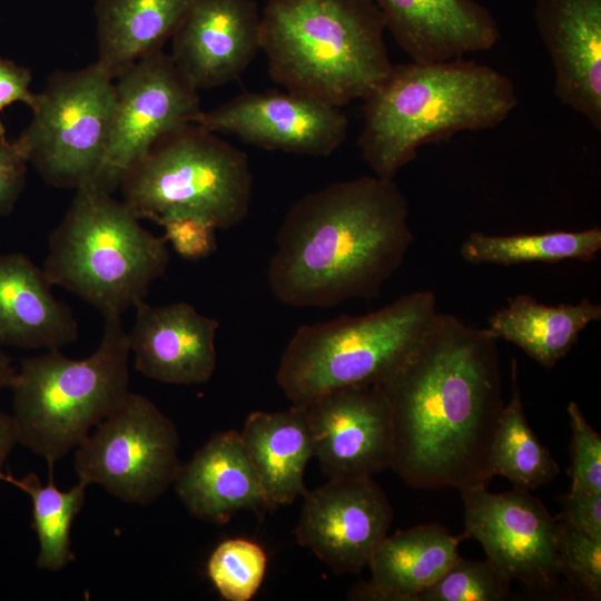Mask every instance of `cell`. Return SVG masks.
<instances>
[{"label": "cell", "mask_w": 601, "mask_h": 601, "mask_svg": "<svg viewBox=\"0 0 601 601\" xmlns=\"http://www.w3.org/2000/svg\"><path fill=\"white\" fill-rule=\"evenodd\" d=\"M497 337L440 313L412 356L380 386L393 417L391 469L416 489L487 487L503 410Z\"/></svg>", "instance_id": "cell-1"}, {"label": "cell", "mask_w": 601, "mask_h": 601, "mask_svg": "<svg viewBox=\"0 0 601 601\" xmlns=\"http://www.w3.org/2000/svg\"><path fill=\"white\" fill-rule=\"evenodd\" d=\"M17 370L11 363L10 357L1 349L0 346V390L11 387Z\"/></svg>", "instance_id": "cell-38"}, {"label": "cell", "mask_w": 601, "mask_h": 601, "mask_svg": "<svg viewBox=\"0 0 601 601\" xmlns=\"http://www.w3.org/2000/svg\"><path fill=\"white\" fill-rule=\"evenodd\" d=\"M135 309L128 343L138 372L176 385H198L210 380L217 359V319L201 315L185 302L151 306L144 300Z\"/></svg>", "instance_id": "cell-17"}, {"label": "cell", "mask_w": 601, "mask_h": 601, "mask_svg": "<svg viewBox=\"0 0 601 601\" xmlns=\"http://www.w3.org/2000/svg\"><path fill=\"white\" fill-rule=\"evenodd\" d=\"M396 43L412 61L462 58L501 39L497 21L476 0H373Z\"/></svg>", "instance_id": "cell-19"}, {"label": "cell", "mask_w": 601, "mask_h": 601, "mask_svg": "<svg viewBox=\"0 0 601 601\" xmlns=\"http://www.w3.org/2000/svg\"><path fill=\"white\" fill-rule=\"evenodd\" d=\"M571 436V487L601 493V436L584 418L579 406L568 405Z\"/></svg>", "instance_id": "cell-32"}, {"label": "cell", "mask_w": 601, "mask_h": 601, "mask_svg": "<svg viewBox=\"0 0 601 601\" xmlns=\"http://www.w3.org/2000/svg\"><path fill=\"white\" fill-rule=\"evenodd\" d=\"M559 525V560L561 573L584 597H601V539L589 536L561 521Z\"/></svg>", "instance_id": "cell-31"}, {"label": "cell", "mask_w": 601, "mask_h": 601, "mask_svg": "<svg viewBox=\"0 0 601 601\" xmlns=\"http://www.w3.org/2000/svg\"><path fill=\"white\" fill-rule=\"evenodd\" d=\"M129 353L121 316H106L100 344L88 357L50 349L24 358L11 385L19 443L53 467L129 395Z\"/></svg>", "instance_id": "cell-7"}, {"label": "cell", "mask_w": 601, "mask_h": 601, "mask_svg": "<svg viewBox=\"0 0 601 601\" xmlns=\"http://www.w3.org/2000/svg\"><path fill=\"white\" fill-rule=\"evenodd\" d=\"M407 219L408 203L394 179L376 175L304 195L277 233L270 292L293 307L376 296L414 239Z\"/></svg>", "instance_id": "cell-2"}, {"label": "cell", "mask_w": 601, "mask_h": 601, "mask_svg": "<svg viewBox=\"0 0 601 601\" xmlns=\"http://www.w3.org/2000/svg\"><path fill=\"white\" fill-rule=\"evenodd\" d=\"M260 19L254 0H191L170 57L197 90L233 82L260 50Z\"/></svg>", "instance_id": "cell-16"}, {"label": "cell", "mask_w": 601, "mask_h": 601, "mask_svg": "<svg viewBox=\"0 0 601 601\" xmlns=\"http://www.w3.org/2000/svg\"><path fill=\"white\" fill-rule=\"evenodd\" d=\"M464 539V533L453 535L439 524L387 534L367 564L371 579L352 590V599L415 601L459 556V543Z\"/></svg>", "instance_id": "cell-22"}, {"label": "cell", "mask_w": 601, "mask_h": 601, "mask_svg": "<svg viewBox=\"0 0 601 601\" xmlns=\"http://www.w3.org/2000/svg\"><path fill=\"white\" fill-rule=\"evenodd\" d=\"M392 521L393 509L372 476L329 479L305 493L295 535L334 573H358Z\"/></svg>", "instance_id": "cell-14"}, {"label": "cell", "mask_w": 601, "mask_h": 601, "mask_svg": "<svg viewBox=\"0 0 601 601\" xmlns=\"http://www.w3.org/2000/svg\"><path fill=\"white\" fill-rule=\"evenodd\" d=\"M52 286L27 255L0 254V346L50 351L77 341V319Z\"/></svg>", "instance_id": "cell-21"}, {"label": "cell", "mask_w": 601, "mask_h": 601, "mask_svg": "<svg viewBox=\"0 0 601 601\" xmlns=\"http://www.w3.org/2000/svg\"><path fill=\"white\" fill-rule=\"evenodd\" d=\"M17 443L19 440L14 418L0 407V475L9 453Z\"/></svg>", "instance_id": "cell-37"}, {"label": "cell", "mask_w": 601, "mask_h": 601, "mask_svg": "<svg viewBox=\"0 0 601 601\" xmlns=\"http://www.w3.org/2000/svg\"><path fill=\"white\" fill-rule=\"evenodd\" d=\"M267 568L264 549L248 539L220 542L207 562V574L227 601H249L262 585Z\"/></svg>", "instance_id": "cell-29"}, {"label": "cell", "mask_w": 601, "mask_h": 601, "mask_svg": "<svg viewBox=\"0 0 601 601\" xmlns=\"http://www.w3.org/2000/svg\"><path fill=\"white\" fill-rule=\"evenodd\" d=\"M191 0H97V62L116 79L141 58L161 50Z\"/></svg>", "instance_id": "cell-24"}, {"label": "cell", "mask_w": 601, "mask_h": 601, "mask_svg": "<svg viewBox=\"0 0 601 601\" xmlns=\"http://www.w3.org/2000/svg\"><path fill=\"white\" fill-rule=\"evenodd\" d=\"M173 484L187 511L211 524H226L242 510L272 509L240 433L234 430L213 435L180 465Z\"/></svg>", "instance_id": "cell-20"}, {"label": "cell", "mask_w": 601, "mask_h": 601, "mask_svg": "<svg viewBox=\"0 0 601 601\" xmlns=\"http://www.w3.org/2000/svg\"><path fill=\"white\" fill-rule=\"evenodd\" d=\"M28 164L16 140L0 139V216L13 210L26 185Z\"/></svg>", "instance_id": "cell-34"}, {"label": "cell", "mask_w": 601, "mask_h": 601, "mask_svg": "<svg viewBox=\"0 0 601 601\" xmlns=\"http://www.w3.org/2000/svg\"><path fill=\"white\" fill-rule=\"evenodd\" d=\"M119 188L139 219L189 215L228 229L248 215L253 175L243 150L190 124L157 142Z\"/></svg>", "instance_id": "cell-8"}, {"label": "cell", "mask_w": 601, "mask_h": 601, "mask_svg": "<svg viewBox=\"0 0 601 601\" xmlns=\"http://www.w3.org/2000/svg\"><path fill=\"white\" fill-rule=\"evenodd\" d=\"M48 469L45 485L32 472L21 479L2 472L0 480L17 486L31 499V526L39 543L37 568L59 571L76 559L71 550L70 530L83 506L87 485L78 482L70 490L61 491L55 485L53 467Z\"/></svg>", "instance_id": "cell-28"}, {"label": "cell", "mask_w": 601, "mask_h": 601, "mask_svg": "<svg viewBox=\"0 0 601 601\" xmlns=\"http://www.w3.org/2000/svg\"><path fill=\"white\" fill-rule=\"evenodd\" d=\"M116 110L115 79L96 61L52 75L29 126L16 140L46 183L91 184L107 151Z\"/></svg>", "instance_id": "cell-9"}, {"label": "cell", "mask_w": 601, "mask_h": 601, "mask_svg": "<svg viewBox=\"0 0 601 601\" xmlns=\"http://www.w3.org/2000/svg\"><path fill=\"white\" fill-rule=\"evenodd\" d=\"M440 312L434 293L417 290L365 315L299 326L276 381L295 405L348 386L381 385L420 346Z\"/></svg>", "instance_id": "cell-6"}, {"label": "cell", "mask_w": 601, "mask_h": 601, "mask_svg": "<svg viewBox=\"0 0 601 601\" xmlns=\"http://www.w3.org/2000/svg\"><path fill=\"white\" fill-rule=\"evenodd\" d=\"M600 319L601 305L589 299L546 306L521 294L491 315L487 328L550 368L570 352L581 331Z\"/></svg>", "instance_id": "cell-25"}, {"label": "cell", "mask_w": 601, "mask_h": 601, "mask_svg": "<svg viewBox=\"0 0 601 601\" xmlns=\"http://www.w3.org/2000/svg\"><path fill=\"white\" fill-rule=\"evenodd\" d=\"M115 80L111 137L90 184L110 194L157 142L194 124L201 111L197 89L162 50L141 58Z\"/></svg>", "instance_id": "cell-11"}, {"label": "cell", "mask_w": 601, "mask_h": 601, "mask_svg": "<svg viewBox=\"0 0 601 601\" xmlns=\"http://www.w3.org/2000/svg\"><path fill=\"white\" fill-rule=\"evenodd\" d=\"M509 587L487 560H466L459 555L415 601H501L508 597Z\"/></svg>", "instance_id": "cell-30"}, {"label": "cell", "mask_w": 601, "mask_h": 601, "mask_svg": "<svg viewBox=\"0 0 601 601\" xmlns=\"http://www.w3.org/2000/svg\"><path fill=\"white\" fill-rule=\"evenodd\" d=\"M165 239L183 258L198 260L211 255L216 247V227L196 216L178 215L164 219Z\"/></svg>", "instance_id": "cell-33"}, {"label": "cell", "mask_w": 601, "mask_h": 601, "mask_svg": "<svg viewBox=\"0 0 601 601\" xmlns=\"http://www.w3.org/2000/svg\"><path fill=\"white\" fill-rule=\"evenodd\" d=\"M373 0H267L260 50L286 90L341 107L367 98L393 65Z\"/></svg>", "instance_id": "cell-4"}, {"label": "cell", "mask_w": 601, "mask_h": 601, "mask_svg": "<svg viewBox=\"0 0 601 601\" xmlns=\"http://www.w3.org/2000/svg\"><path fill=\"white\" fill-rule=\"evenodd\" d=\"M194 124L264 149L314 157L332 155L348 132L339 107L289 90L244 92L201 110Z\"/></svg>", "instance_id": "cell-13"}, {"label": "cell", "mask_w": 601, "mask_h": 601, "mask_svg": "<svg viewBox=\"0 0 601 601\" xmlns=\"http://www.w3.org/2000/svg\"><path fill=\"white\" fill-rule=\"evenodd\" d=\"M240 437L272 509L305 495L304 473L314 456L305 405L253 412Z\"/></svg>", "instance_id": "cell-23"}, {"label": "cell", "mask_w": 601, "mask_h": 601, "mask_svg": "<svg viewBox=\"0 0 601 601\" xmlns=\"http://www.w3.org/2000/svg\"><path fill=\"white\" fill-rule=\"evenodd\" d=\"M558 99L601 130V0H535Z\"/></svg>", "instance_id": "cell-18"}, {"label": "cell", "mask_w": 601, "mask_h": 601, "mask_svg": "<svg viewBox=\"0 0 601 601\" xmlns=\"http://www.w3.org/2000/svg\"><path fill=\"white\" fill-rule=\"evenodd\" d=\"M122 201L93 185L76 189L52 230L43 270L58 285L106 316H121L145 300L167 269L165 237L155 236Z\"/></svg>", "instance_id": "cell-5"}, {"label": "cell", "mask_w": 601, "mask_h": 601, "mask_svg": "<svg viewBox=\"0 0 601 601\" xmlns=\"http://www.w3.org/2000/svg\"><path fill=\"white\" fill-rule=\"evenodd\" d=\"M512 394L503 406L490 450V471L511 481L515 489L534 490L559 473L548 449L531 430L518 385V364L512 359Z\"/></svg>", "instance_id": "cell-26"}, {"label": "cell", "mask_w": 601, "mask_h": 601, "mask_svg": "<svg viewBox=\"0 0 601 601\" xmlns=\"http://www.w3.org/2000/svg\"><path fill=\"white\" fill-rule=\"evenodd\" d=\"M363 101L357 141L362 158L374 175L388 179L422 146L461 131L493 128L519 104L509 77L462 58L393 65Z\"/></svg>", "instance_id": "cell-3"}, {"label": "cell", "mask_w": 601, "mask_h": 601, "mask_svg": "<svg viewBox=\"0 0 601 601\" xmlns=\"http://www.w3.org/2000/svg\"><path fill=\"white\" fill-rule=\"evenodd\" d=\"M305 406L314 456L328 479L373 477L391 467L393 417L380 385L343 387Z\"/></svg>", "instance_id": "cell-15"}, {"label": "cell", "mask_w": 601, "mask_h": 601, "mask_svg": "<svg viewBox=\"0 0 601 601\" xmlns=\"http://www.w3.org/2000/svg\"><path fill=\"white\" fill-rule=\"evenodd\" d=\"M466 538L483 546L487 561L509 583L548 593L561 574L558 520L529 491H461Z\"/></svg>", "instance_id": "cell-12"}, {"label": "cell", "mask_w": 601, "mask_h": 601, "mask_svg": "<svg viewBox=\"0 0 601 601\" xmlns=\"http://www.w3.org/2000/svg\"><path fill=\"white\" fill-rule=\"evenodd\" d=\"M31 72L13 61L0 57V114L9 105L22 102L33 110L38 104L39 93L29 88ZM0 139H7L6 127L0 118Z\"/></svg>", "instance_id": "cell-36"}, {"label": "cell", "mask_w": 601, "mask_h": 601, "mask_svg": "<svg viewBox=\"0 0 601 601\" xmlns=\"http://www.w3.org/2000/svg\"><path fill=\"white\" fill-rule=\"evenodd\" d=\"M175 424L148 397L130 392L125 402L76 447L75 471L85 485L146 505L174 483L181 463Z\"/></svg>", "instance_id": "cell-10"}, {"label": "cell", "mask_w": 601, "mask_h": 601, "mask_svg": "<svg viewBox=\"0 0 601 601\" xmlns=\"http://www.w3.org/2000/svg\"><path fill=\"white\" fill-rule=\"evenodd\" d=\"M601 249L599 227L580 231H548L542 234L487 235L471 233L460 254L471 264L511 266L522 263H555L564 259L590 262Z\"/></svg>", "instance_id": "cell-27"}, {"label": "cell", "mask_w": 601, "mask_h": 601, "mask_svg": "<svg viewBox=\"0 0 601 601\" xmlns=\"http://www.w3.org/2000/svg\"><path fill=\"white\" fill-rule=\"evenodd\" d=\"M560 520L589 536L601 539V493L570 487L562 499Z\"/></svg>", "instance_id": "cell-35"}]
</instances>
